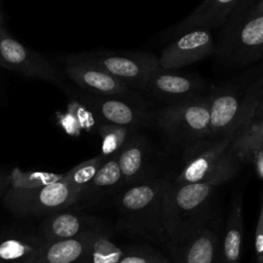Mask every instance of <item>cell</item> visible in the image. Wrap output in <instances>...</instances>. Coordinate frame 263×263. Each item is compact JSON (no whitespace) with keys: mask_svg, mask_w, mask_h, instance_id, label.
Masks as SVG:
<instances>
[{"mask_svg":"<svg viewBox=\"0 0 263 263\" xmlns=\"http://www.w3.org/2000/svg\"><path fill=\"white\" fill-rule=\"evenodd\" d=\"M168 174L124 186L115 194L112 201L117 213V230L167 246L163 201Z\"/></svg>","mask_w":263,"mask_h":263,"instance_id":"obj_1","label":"cell"},{"mask_svg":"<svg viewBox=\"0 0 263 263\" xmlns=\"http://www.w3.org/2000/svg\"><path fill=\"white\" fill-rule=\"evenodd\" d=\"M171 173L163 201V222L168 243L209 225L217 191L222 186L217 183L177 184L172 180Z\"/></svg>","mask_w":263,"mask_h":263,"instance_id":"obj_2","label":"cell"},{"mask_svg":"<svg viewBox=\"0 0 263 263\" xmlns=\"http://www.w3.org/2000/svg\"><path fill=\"white\" fill-rule=\"evenodd\" d=\"M210 92L156 110L155 127L168 147L189 153L211 138Z\"/></svg>","mask_w":263,"mask_h":263,"instance_id":"obj_3","label":"cell"},{"mask_svg":"<svg viewBox=\"0 0 263 263\" xmlns=\"http://www.w3.org/2000/svg\"><path fill=\"white\" fill-rule=\"evenodd\" d=\"M263 95V76L248 84L223 83L210 91L211 141L232 139L254 116Z\"/></svg>","mask_w":263,"mask_h":263,"instance_id":"obj_4","label":"cell"},{"mask_svg":"<svg viewBox=\"0 0 263 263\" xmlns=\"http://www.w3.org/2000/svg\"><path fill=\"white\" fill-rule=\"evenodd\" d=\"M65 92L83 106L95 123H111L133 129L155 127V114L149 102L133 92L128 96H100L80 88L65 87Z\"/></svg>","mask_w":263,"mask_h":263,"instance_id":"obj_5","label":"cell"},{"mask_svg":"<svg viewBox=\"0 0 263 263\" xmlns=\"http://www.w3.org/2000/svg\"><path fill=\"white\" fill-rule=\"evenodd\" d=\"M232 139L208 141L183 157V166L171 173L177 184L217 183L224 185L238 173L241 161L231 148Z\"/></svg>","mask_w":263,"mask_h":263,"instance_id":"obj_6","label":"cell"},{"mask_svg":"<svg viewBox=\"0 0 263 263\" xmlns=\"http://www.w3.org/2000/svg\"><path fill=\"white\" fill-rule=\"evenodd\" d=\"M82 190L73 184L61 181L36 188L20 189L9 187L5 192L3 205L18 217H44L76 203Z\"/></svg>","mask_w":263,"mask_h":263,"instance_id":"obj_7","label":"cell"},{"mask_svg":"<svg viewBox=\"0 0 263 263\" xmlns=\"http://www.w3.org/2000/svg\"><path fill=\"white\" fill-rule=\"evenodd\" d=\"M124 186H130L164 176L163 155L139 129L132 132L118 154Z\"/></svg>","mask_w":263,"mask_h":263,"instance_id":"obj_8","label":"cell"},{"mask_svg":"<svg viewBox=\"0 0 263 263\" xmlns=\"http://www.w3.org/2000/svg\"><path fill=\"white\" fill-rule=\"evenodd\" d=\"M76 57L100 66L138 91L144 90L150 76L160 66L159 58L147 52L98 51Z\"/></svg>","mask_w":263,"mask_h":263,"instance_id":"obj_9","label":"cell"},{"mask_svg":"<svg viewBox=\"0 0 263 263\" xmlns=\"http://www.w3.org/2000/svg\"><path fill=\"white\" fill-rule=\"evenodd\" d=\"M0 65L23 76L62 83L63 73L47 59L13 38L4 27L0 28Z\"/></svg>","mask_w":263,"mask_h":263,"instance_id":"obj_10","label":"cell"},{"mask_svg":"<svg viewBox=\"0 0 263 263\" xmlns=\"http://www.w3.org/2000/svg\"><path fill=\"white\" fill-rule=\"evenodd\" d=\"M211 88L195 74L166 70L159 66L150 76L143 92L165 106L209 93Z\"/></svg>","mask_w":263,"mask_h":263,"instance_id":"obj_11","label":"cell"},{"mask_svg":"<svg viewBox=\"0 0 263 263\" xmlns=\"http://www.w3.org/2000/svg\"><path fill=\"white\" fill-rule=\"evenodd\" d=\"M66 76L80 89L100 96H128L135 92L123 81L98 65L78 59H67L64 67Z\"/></svg>","mask_w":263,"mask_h":263,"instance_id":"obj_12","label":"cell"},{"mask_svg":"<svg viewBox=\"0 0 263 263\" xmlns=\"http://www.w3.org/2000/svg\"><path fill=\"white\" fill-rule=\"evenodd\" d=\"M215 50L210 30L187 31L162 50L159 65L166 70H178L212 55Z\"/></svg>","mask_w":263,"mask_h":263,"instance_id":"obj_13","label":"cell"},{"mask_svg":"<svg viewBox=\"0 0 263 263\" xmlns=\"http://www.w3.org/2000/svg\"><path fill=\"white\" fill-rule=\"evenodd\" d=\"M222 239L206 225L166 246L172 263H221Z\"/></svg>","mask_w":263,"mask_h":263,"instance_id":"obj_14","label":"cell"},{"mask_svg":"<svg viewBox=\"0 0 263 263\" xmlns=\"http://www.w3.org/2000/svg\"><path fill=\"white\" fill-rule=\"evenodd\" d=\"M102 224L82 210L67 208L44 216L37 230L45 242H54L78 237Z\"/></svg>","mask_w":263,"mask_h":263,"instance_id":"obj_15","label":"cell"},{"mask_svg":"<svg viewBox=\"0 0 263 263\" xmlns=\"http://www.w3.org/2000/svg\"><path fill=\"white\" fill-rule=\"evenodd\" d=\"M44 243L37 227H3L0 229V263H34Z\"/></svg>","mask_w":263,"mask_h":263,"instance_id":"obj_16","label":"cell"},{"mask_svg":"<svg viewBox=\"0 0 263 263\" xmlns=\"http://www.w3.org/2000/svg\"><path fill=\"white\" fill-rule=\"evenodd\" d=\"M118 154L105 159L96 175L81 192L78 201L70 208L82 211L93 208L106 199H113L115 194L124 187L118 163Z\"/></svg>","mask_w":263,"mask_h":263,"instance_id":"obj_17","label":"cell"},{"mask_svg":"<svg viewBox=\"0 0 263 263\" xmlns=\"http://www.w3.org/2000/svg\"><path fill=\"white\" fill-rule=\"evenodd\" d=\"M263 55V13L254 9L234 34L228 60L235 65L249 64Z\"/></svg>","mask_w":263,"mask_h":263,"instance_id":"obj_18","label":"cell"},{"mask_svg":"<svg viewBox=\"0 0 263 263\" xmlns=\"http://www.w3.org/2000/svg\"><path fill=\"white\" fill-rule=\"evenodd\" d=\"M240 0H204L198 5L175 31L179 36L187 31L204 29L212 30L223 25L228 14Z\"/></svg>","mask_w":263,"mask_h":263,"instance_id":"obj_19","label":"cell"},{"mask_svg":"<svg viewBox=\"0 0 263 263\" xmlns=\"http://www.w3.org/2000/svg\"><path fill=\"white\" fill-rule=\"evenodd\" d=\"M101 226L103 224L75 238L45 242L34 263H85L90 241Z\"/></svg>","mask_w":263,"mask_h":263,"instance_id":"obj_20","label":"cell"},{"mask_svg":"<svg viewBox=\"0 0 263 263\" xmlns=\"http://www.w3.org/2000/svg\"><path fill=\"white\" fill-rule=\"evenodd\" d=\"M243 234L242 194H236L228 210L221 245V263H239Z\"/></svg>","mask_w":263,"mask_h":263,"instance_id":"obj_21","label":"cell"},{"mask_svg":"<svg viewBox=\"0 0 263 263\" xmlns=\"http://www.w3.org/2000/svg\"><path fill=\"white\" fill-rule=\"evenodd\" d=\"M231 148L242 162L253 161L263 150V118H252L232 138Z\"/></svg>","mask_w":263,"mask_h":263,"instance_id":"obj_22","label":"cell"},{"mask_svg":"<svg viewBox=\"0 0 263 263\" xmlns=\"http://www.w3.org/2000/svg\"><path fill=\"white\" fill-rule=\"evenodd\" d=\"M124 248L116 245L108 229L103 225L93 234L88 247L85 263H118Z\"/></svg>","mask_w":263,"mask_h":263,"instance_id":"obj_23","label":"cell"},{"mask_svg":"<svg viewBox=\"0 0 263 263\" xmlns=\"http://www.w3.org/2000/svg\"><path fill=\"white\" fill-rule=\"evenodd\" d=\"M97 130L102 139V153L106 158L118 154L132 132L133 128L111 124V123H97Z\"/></svg>","mask_w":263,"mask_h":263,"instance_id":"obj_24","label":"cell"},{"mask_svg":"<svg viewBox=\"0 0 263 263\" xmlns=\"http://www.w3.org/2000/svg\"><path fill=\"white\" fill-rule=\"evenodd\" d=\"M10 186L13 188L20 189H29L41 187L48 185L58 181H61L64 178V174H55L48 172H36L29 171L24 172L18 167H13L10 170Z\"/></svg>","mask_w":263,"mask_h":263,"instance_id":"obj_25","label":"cell"},{"mask_svg":"<svg viewBox=\"0 0 263 263\" xmlns=\"http://www.w3.org/2000/svg\"><path fill=\"white\" fill-rule=\"evenodd\" d=\"M105 159L106 157L103 154H100L90 159L84 160L81 163L70 168L68 172L64 173L63 179L83 191L86 185L96 175L100 166L103 164Z\"/></svg>","mask_w":263,"mask_h":263,"instance_id":"obj_26","label":"cell"},{"mask_svg":"<svg viewBox=\"0 0 263 263\" xmlns=\"http://www.w3.org/2000/svg\"><path fill=\"white\" fill-rule=\"evenodd\" d=\"M118 263H172V261L155 248L141 245L125 247Z\"/></svg>","mask_w":263,"mask_h":263,"instance_id":"obj_27","label":"cell"},{"mask_svg":"<svg viewBox=\"0 0 263 263\" xmlns=\"http://www.w3.org/2000/svg\"><path fill=\"white\" fill-rule=\"evenodd\" d=\"M255 250L257 256L263 254V216L261 214H259L255 232Z\"/></svg>","mask_w":263,"mask_h":263,"instance_id":"obj_28","label":"cell"},{"mask_svg":"<svg viewBox=\"0 0 263 263\" xmlns=\"http://www.w3.org/2000/svg\"><path fill=\"white\" fill-rule=\"evenodd\" d=\"M10 170L0 167V200L3 199V196L7 189L10 186Z\"/></svg>","mask_w":263,"mask_h":263,"instance_id":"obj_29","label":"cell"},{"mask_svg":"<svg viewBox=\"0 0 263 263\" xmlns=\"http://www.w3.org/2000/svg\"><path fill=\"white\" fill-rule=\"evenodd\" d=\"M253 162L255 163V166H256V168H257V172H258L259 176H260L261 178H263V150H262L261 152H259V153L255 156Z\"/></svg>","mask_w":263,"mask_h":263,"instance_id":"obj_30","label":"cell"},{"mask_svg":"<svg viewBox=\"0 0 263 263\" xmlns=\"http://www.w3.org/2000/svg\"><path fill=\"white\" fill-rule=\"evenodd\" d=\"M254 118H256V119H262L263 118V95L261 97V100H260V103H259V106L257 108V111L255 113Z\"/></svg>","mask_w":263,"mask_h":263,"instance_id":"obj_31","label":"cell"},{"mask_svg":"<svg viewBox=\"0 0 263 263\" xmlns=\"http://www.w3.org/2000/svg\"><path fill=\"white\" fill-rule=\"evenodd\" d=\"M254 10L257 12H262L263 13V0H260L257 5L254 7Z\"/></svg>","mask_w":263,"mask_h":263,"instance_id":"obj_32","label":"cell"},{"mask_svg":"<svg viewBox=\"0 0 263 263\" xmlns=\"http://www.w3.org/2000/svg\"><path fill=\"white\" fill-rule=\"evenodd\" d=\"M259 214H261L263 216V192H262V195H261V205H260Z\"/></svg>","mask_w":263,"mask_h":263,"instance_id":"obj_33","label":"cell"},{"mask_svg":"<svg viewBox=\"0 0 263 263\" xmlns=\"http://www.w3.org/2000/svg\"><path fill=\"white\" fill-rule=\"evenodd\" d=\"M257 259H258V263H263V254L260 256H257Z\"/></svg>","mask_w":263,"mask_h":263,"instance_id":"obj_34","label":"cell"},{"mask_svg":"<svg viewBox=\"0 0 263 263\" xmlns=\"http://www.w3.org/2000/svg\"><path fill=\"white\" fill-rule=\"evenodd\" d=\"M2 27H3V18H2V15L0 13V28H2Z\"/></svg>","mask_w":263,"mask_h":263,"instance_id":"obj_35","label":"cell"},{"mask_svg":"<svg viewBox=\"0 0 263 263\" xmlns=\"http://www.w3.org/2000/svg\"><path fill=\"white\" fill-rule=\"evenodd\" d=\"M0 1H1V0H0Z\"/></svg>","mask_w":263,"mask_h":263,"instance_id":"obj_36","label":"cell"}]
</instances>
